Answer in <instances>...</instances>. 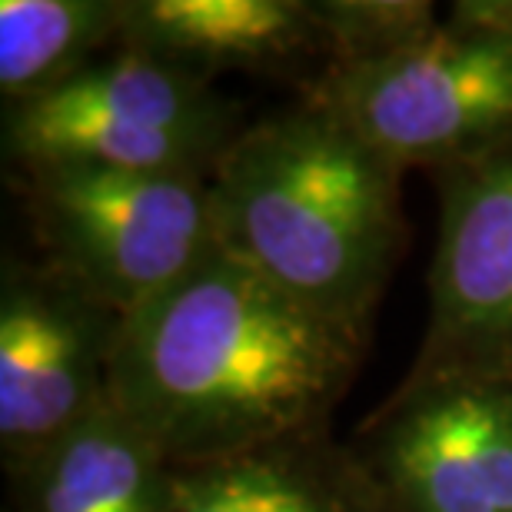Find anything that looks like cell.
<instances>
[{
	"mask_svg": "<svg viewBox=\"0 0 512 512\" xmlns=\"http://www.w3.org/2000/svg\"><path fill=\"white\" fill-rule=\"evenodd\" d=\"M353 333L210 240L124 313L104 396L167 459L250 456L330 403Z\"/></svg>",
	"mask_w": 512,
	"mask_h": 512,
	"instance_id": "cell-1",
	"label": "cell"
},
{
	"mask_svg": "<svg viewBox=\"0 0 512 512\" xmlns=\"http://www.w3.org/2000/svg\"><path fill=\"white\" fill-rule=\"evenodd\" d=\"M47 213L77 270L133 310L210 247V187L193 173L47 167Z\"/></svg>",
	"mask_w": 512,
	"mask_h": 512,
	"instance_id": "cell-5",
	"label": "cell"
},
{
	"mask_svg": "<svg viewBox=\"0 0 512 512\" xmlns=\"http://www.w3.org/2000/svg\"><path fill=\"white\" fill-rule=\"evenodd\" d=\"M433 343L466 370L512 363V150L459 177L433 263Z\"/></svg>",
	"mask_w": 512,
	"mask_h": 512,
	"instance_id": "cell-6",
	"label": "cell"
},
{
	"mask_svg": "<svg viewBox=\"0 0 512 512\" xmlns=\"http://www.w3.org/2000/svg\"><path fill=\"white\" fill-rule=\"evenodd\" d=\"M173 483L170 512H346L323 483L280 459L237 456Z\"/></svg>",
	"mask_w": 512,
	"mask_h": 512,
	"instance_id": "cell-12",
	"label": "cell"
},
{
	"mask_svg": "<svg viewBox=\"0 0 512 512\" xmlns=\"http://www.w3.org/2000/svg\"><path fill=\"white\" fill-rule=\"evenodd\" d=\"M80 326L37 296H7L0 310V436L54 446L100 399L90 393Z\"/></svg>",
	"mask_w": 512,
	"mask_h": 512,
	"instance_id": "cell-8",
	"label": "cell"
},
{
	"mask_svg": "<svg viewBox=\"0 0 512 512\" xmlns=\"http://www.w3.org/2000/svg\"><path fill=\"white\" fill-rule=\"evenodd\" d=\"M336 120L383 160L439 157L512 127V34L469 30L399 44L340 87Z\"/></svg>",
	"mask_w": 512,
	"mask_h": 512,
	"instance_id": "cell-3",
	"label": "cell"
},
{
	"mask_svg": "<svg viewBox=\"0 0 512 512\" xmlns=\"http://www.w3.org/2000/svg\"><path fill=\"white\" fill-rule=\"evenodd\" d=\"M213 130L203 90L143 54L34 94L17 114V147L44 167L193 173Z\"/></svg>",
	"mask_w": 512,
	"mask_h": 512,
	"instance_id": "cell-4",
	"label": "cell"
},
{
	"mask_svg": "<svg viewBox=\"0 0 512 512\" xmlns=\"http://www.w3.org/2000/svg\"><path fill=\"white\" fill-rule=\"evenodd\" d=\"M167 456L104 396L44 449L34 512H170Z\"/></svg>",
	"mask_w": 512,
	"mask_h": 512,
	"instance_id": "cell-9",
	"label": "cell"
},
{
	"mask_svg": "<svg viewBox=\"0 0 512 512\" xmlns=\"http://www.w3.org/2000/svg\"><path fill=\"white\" fill-rule=\"evenodd\" d=\"M389 473L416 512H512V393L433 396L393 433Z\"/></svg>",
	"mask_w": 512,
	"mask_h": 512,
	"instance_id": "cell-7",
	"label": "cell"
},
{
	"mask_svg": "<svg viewBox=\"0 0 512 512\" xmlns=\"http://www.w3.org/2000/svg\"><path fill=\"white\" fill-rule=\"evenodd\" d=\"M127 20L153 50L240 60L280 54L296 44L303 7L283 0H153L127 7Z\"/></svg>",
	"mask_w": 512,
	"mask_h": 512,
	"instance_id": "cell-10",
	"label": "cell"
},
{
	"mask_svg": "<svg viewBox=\"0 0 512 512\" xmlns=\"http://www.w3.org/2000/svg\"><path fill=\"white\" fill-rule=\"evenodd\" d=\"M336 117L247 133L210 187L213 243L356 330L393 250V183Z\"/></svg>",
	"mask_w": 512,
	"mask_h": 512,
	"instance_id": "cell-2",
	"label": "cell"
},
{
	"mask_svg": "<svg viewBox=\"0 0 512 512\" xmlns=\"http://www.w3.org/2000/svg\"><path fill=\"white\" fill-rule=\"evenodd\" d=\"M114 14V7L87 0H0V87L7 94L57 87L60 70L104 37Z\"/></svg>",
	"mask_w": 512,
	"mask_h": 512,
	"instance_id": "cell-11",
	"label": "cell"
}]
</instances>
